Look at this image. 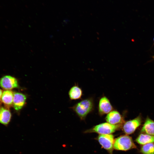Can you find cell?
<instances>
[{"label":"cell","instance_id":"obj_1","mask_svg":"<svg viewBox=\"0 0 154 154\" xmlns=\"http://www.w3.org/2000/svg\"><path fill=\"white\" fill-rule=\"evenodd\" d=\"M94 108L93 99L88 98L78 102L73 107L72 109L81 120L85 119L88 114Z\"/></svg>","mask_w":154,"mask_h":154},{"label":"cell","instance_id":"obj_2","mask_svg":"<svg viewBox=\"0 0 154 154\" xmlns=\"http://www.w3.org/2000/svg\"><path fill=\"white\" fill-rule=\"evenodd\" d=\"M136 148L132 137L128 135H121L114 140V149L116 150L126 151Z\"/></svg>","mask_w":154,"mask_h":154},{"label":"cell","instance_id":"obj_3","mask_svg":"<svg viewBox=\"0 0 154 154\" xmlns=\"http://www.w3.org/2000/svg\"><path fill=\"white\" fill-rule=\"evenodd\" d=\"M121 125H114L108 122L97 125L87 130L85 133H96L100 134H111L122 127Z\"/></svg>","mask_w":154,"mask_h":154},{"label":"cell","instance_id":"obj_4","mask_svg":"<svg viewBox=\"0 0 154 154\" xmlns=\"http://www.w3.org/2000/svg\"><path fill=\"white\" fill-rule=\"evenodd\" d=\"M142 122V117L140 115L133 119L125 122L122 127L123 132L128 135L132 134L140 125Z\"/></svg>","mask_w":154,"mask_h":154},{"label":"cell","instance_id":"obj_5","mask_svg":"<svg viewBox=\"0 0 154 154\" xmlns=\"http://www.w3.org/2000/svg\"><path fill=\"white\" fill-rule=\"evenodd\" d=\"M97 139L100 145L110 154H112L114 141L113 135L110 134H99Z\"/></svg>","mask_w":154,"mask_h":154},{"label":"cell","instance_id":"obj_6","mask_svg":"<svg viewBox=\"0 0 154 154\" xmlns=\"http://www.w3.org/2000/svg\"><path fill=\"white\" fill-rule=\"evenodd\" d=\"M0 86L4 89L9 90L18 88L17 79L10 75L5 76L0 79Z\"/></svg>","mask_w":154,"mask_h":154},{"label":"cell","instance_id":"obj_7","mask_svg":"<svg viewBox=\"0 0 154 154\" xmlns=\"http://www.w3.org/2000/svg\"><path fill=\"white\" fill-rule=\"evenodd\" d=\"M105 119L107 122L114 125H123L125 122L119 112L113 110L108 114Z\"/></svg>","mask_w":154,"mask_h":154},{"label":"cell","instance_id":"obj_8","mask_svg":"<svg viewBox=\"0 0 154 154\" xmlns=\"http://www.w3.org/2000/svg\"><path fill=\"white\" fill-rule=\"evenodd\" d=\"M113 109L112 105L106 97H102L100 99L98 104V112L100 115L108 114Z\"/></svg>","mask_w":154,"mask_h":154},{"label":"cell","instance_id":"obj_9","mask_svg":"<svg viewBox=\"0 0 154 154\" xmlns=\"http://www.w3.org/2000/svg\"><path fill=\"white\" fill-rule=\"evenodd\" d=\"M26 99V97L23 94L19 92L13 93V105L16 110L21 109L24 106Z\"/></svg>","mask_w":154,"mask_h":154},{"label":"cell","instance_id":"obj_10","mask_svg":"<svg viewBox=\"0 0 154 154\" xmlns=\"http://www.w3.org/2000/svg\"><path fill=\"white\" fill-rule=\"evenodd\" d=\"M140 132L154 136V121L147 116L141 128Z\"/></svg>","mask_w":154,"mask_h":154},{"label":"cell","instance_id":"obj_11","mask_svg":"<svg viewBox=\"0 0 154 154\" xmlns=\"http://www.w3.org/2000/svg\"><path fill=\"white\" fill-rule=\"evenodd\" d=\"M135 141L137 143L142 145L154 143V136L141 133L136 138Z\"/></svg>","mask_w":154,"mask_h":154},{"label":"cell","instance_id":"obj_12","mask_svg":"<svg viewBox=\"0 0 154 154\" xmlns=\"http://www.w3.org/2000/svg\"><path fill=\"white\" fill-rule=\"evenodd\" d=\"M13 93L10 90L4 91L1 99V101L8 108L13 105Z\"/></svg>","mask_w":154,"mask_h":154},{"label":"cell","instance_id":"obj_13","mask_svg":"<svg viewBox=\"0 0 154 154\" xmlns=\"http://www.w3.org/2000/svg\"><path fill=\"white\" fill-rule=\"evenodd\" d=\"M11 114L8 108L3 107L0 108V123L7 125L11 119Z\"/></svg>","mask_w":154,"mask_h":154},{"label":"cell","instance_id":"obj_14","mask_svg":"<svg viewBox=\"0 0 154 154\" xmlns=\"http://www.w3.org/2000/svg\"><path fill=\"white\" fill-rule=\"evenodd\" d=\"M68 94L71 100H77L81 98L82 95V91L81 88L78 86H74L70 88Z\"/></svg>","mask_w":154,"mask_h":154},{"label":"cell","instance_id":"obj_15","mask_svg":"<svg viewBox=\"0 0 154 154\" xmlns=\"http://www.w3.org/2000/svg\"><path fill=\"white\" fill-rule=\"evenodd\" d=\"M140 152L143 154H154V143L142 145L141 148Z\"/></svg>","mask_w":154,"mask_h":154},{"label":"cell","instance_id":"obj_16","mask_svg":"<svg viewBox=\"0 0 154 154\" xmlns=\"http://www.w3.org/2000/svg\"><path fill=\"white\" fill-rule=\"evenodd\" d=\"M3 94L2 90L0 89V101H1V99Z\"/></svg>","mask_w":154,"mask_h":154},{"label":"cell","instance_id":"obj_17","mask_svg":"<svg viewBox=\"0 0 154 154\" xmlns=\"http://www.w3.org/2000/svg\"><path fill=\"white\" fill-rule=\"evenodd\" d=\"M153 40H154V38H153Z\"/></svg>","mask_w":154,"mask_h":154},{"label":"cell","instance_id":"obj_18","mask_svg":"<svg viewBox=\"0 0 154 154\" xmlns=\"http://www.w3.org/2000/svg\"></svg>","mask_w":154,"mask_h":154}]
</instances>
